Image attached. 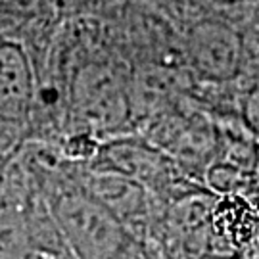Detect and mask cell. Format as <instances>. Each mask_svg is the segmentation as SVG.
<instances>
[{
    "label": "cell",
    "mask_w": 259,
    "mask_h": 259,
    "mask_svg": "<svg viewBox=\"0 0 259 259\" xmlns=\"http://www.w3.org/2000/svg\"><path fill=\"white\" fill-rule=\"evenodd\" d=\"M47 205L73 259H127L139 240L79 181L54 186Z\"/></svg>",
    "instance_id": "6da1fadb"
},
{
    "label": "cell",
    "mask_w": 259,
    "mask_h": 259,
    "mask_svg": "<svg viewBox=\"0 0 259 259\" xmlns=\"http://www.w3.org/2000/svg\"><path fill=\"white\" fill-rule=\"evenodd\" d=\"M89 167L117 173L139 183L159 205H171L186 196L204 192L173 157L144 139L119 137L104 140L98 156Z\"/></svg>",
    "instance_id": "7a4b0ae2"
},
{
    "label": "cell",
    "mask_w": 259,
    "mask_h": 259,
    "mask_svg": "<svg viewBox=\"0 0 259 259\" xmlns=\"http://www.w3.org/2000/svg\"><path fill=\"white\" fill-rule=\"evenodd\" d=\"M67 100L77 131L91 133L96 139H119L133 123L131 94L108 64L89 62L79 67Z\"/></svg>",
    "instance_id": "3957f363"
},
{
    "label": "cell",
    "mask_w": 259,
    "mask_h": 259,
    "mask_svg": "<svg viewBox=\"0 0 259 259\" xmlns=\"http://www.w3.org/2000/svg\"><path fill=\"white\" fill-rule=\"evenodd\" d=\"M185 54L196 75L211 83H227L240 73L242 38L219 19H205L190 29Z\"/></svg>",
    "instance_id": "277c9868"
},
{
    "label": "cell",
    "mask_w": 259,
    "mask_h": 259,
    "mask_svg": "<svg viewBox=\"0 0 259 259\" xmlns=\"http://www.w3.org/2000/svg\"><path fill=\"white\" fill-rule=\"evenodd\" d=\"M257 209L244 196H215L209 225L215 236L238 257L257 240Z\"/></svg>",
    "instance_id": "5b68a950"
},
{
    "label": "cell",
    "mask_w": 259,
    "mask_h": 259,
    "mask_svg": "<svg viewBox=\"0 0 259 259\" xmlns=\"http://www.w3.org/2000/svg\"><path fill=\"white\" fill-rule=\"evenodd\" d=\"M33 98V71L25 52L12 42H0V108L21 111Z\"/></svg>",
    "instance_id": "8992f818"
},
{
    "label": "cell",
    "mask_w": 259,
    "mask_h": 259,
    "mask_svg": "<svg viewBox=\"0 0 259 259\" xmlns=\"http://www.w3.org/2000/svg\"><path fill=\"white\" fill-rule=\"evenodd\" d=\"M42 8L45 0H0V16L12 19H35Z\"/></svg>",
    "instance_id": "52a82bcc"
},
{
    "label": "cell",
    "mask_w": 259,
    "mask_h": 259,
    "mask_svg": "<svg viewBox=\"0 0 259 259\" xmlns=\"http://www.w3.org/2000/svg\"><path fill=\"white\" fill-rule=\"evenodd\" d=\"M242 117L251 133H255L259 137V91H253L246 96L242 106Z\"/></svg>",
    "instance_id": "ba28073f"
}]
</instances>
